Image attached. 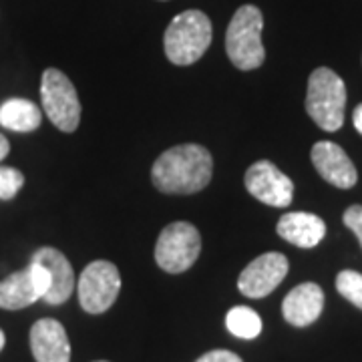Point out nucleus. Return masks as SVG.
<instances>
[{"mask_svg":"<svg viewBox=\"0 0 362 362\" xmlns=\"http://www.w3.org/2000/svg\"><path fill=\"white\" fill-rule=\"evenodd\" d=\"M214 173V159L206 147L187 143L163 151L151 169V180L163 194H195L206 187Z\"/></svg>","mask_w":362,"mask_h":362,"instance_id":"obj_1","label":"nucleus"},{"mask_svg":"<svg viewBox=\"0 0 362 362\" xmlns=\"http://www.w3.org/2000/svg\"><path fill=\"white\" fill-rule=\"evenodd\" d=\"M211 45V21L202 11H185L169 23L163 47L173 65L187 66L199 61Z\"/></svg>","mask_w":362,"mask_h":362,"instance_id":"obj_2","label":"nucleus"},{"mask_svg":"<svg viewBox=\"0 0 362 362\" xmlns=\"http://www.w3.org/2000/svg\"><path fill=\"white\" fill-rule=\"evenodd\" d=\"M264 16L258 6L244 4L232 16L226 33V51L233 66L240 71H254L264 63L266 51L262 45Z\"/></svg>","mask_w":362,"mask_h":362,"instance_id":"obj_3","label":"nucleus"},{"mask_svg":"<svg viewBox=\"0 0 362 362\" xmlns=\"http://www.w3.org/2000/svg\"><path fill=\"white\" fill-rule=\"evenodd\" d=\"M346 85L332 69L312 71L306 93V111L324 131H338L344 123Z\"/></svg>","mask_w":362,"mask_h":362,"instance_id":"obj_4","label":"nucleus"},{"mask_svg":"<svg viewBox=\"0 0 362 362\" xmlns=\"http://www.w3.org/2000/svg\"><path fill=\"white\" fill-rule=\"evenodd\" d=\"M42 109L57 129L73 133L81 121V103L75 85L59 69H47L40 81Z\"/></svg>","mask_w":362,"mask_h":362,"instance_id":"obj_5","label":"nucleus"},{"mask_svg":"<svg viewBox=\"0 0 362 362\" xmlns=\"http://www.w3.org/2000/svg\"><path fill=\"white\" fill-rule=\"evenodd\" d=\"M202 235L197 228L187 221H173L159 235L156 246V262L161 270L181 274L189 270L199 258Z\"/></svg>","mask_w":362,"mask_h":362,"instance_id":"obj_6","label":"nucleus"},{"mask_svg":"<svg viewBox=\"0 0 362 362\" xmlns=\"http://www.w3.org/2000/svg\"><path fill=\"white\" fill-rule=\"evenodd\" d=\"M121 290V276L115 264L107 259L90 262L77 282L78 302L89 314H103L113 306Z\"/></svg>","mask_w":362,"mask_h":362,"instance_id":"obj_7","label":"nucleus"},{"mask_svg":"<svg viewBox=\"0 0 362 362\" xmlns=\"http://www.w3.org/2000/svg\"><path fill=\"white\" fill-rule=\"evenodd\" d=\"M49 272L37 262H30L25 270L14 272L0 282V308L21 310L49 292Z\"/></svg>","mask_w":362,"mask_h":362,"instance_id":"obj_8","label":"nucleus"},{"mask_svg":"<svg viewBox=\"0 0 362 362\" xmlns=\"http://www.w3.org/2000/svg\"><path fill=\"white\" fill-rule=\"evenodd\" d=\"M246 189L258 202L272 207H288L294 197L292 180L272 161H258L247 168Z\"/></svg>","mask_w":362,"mask_h":362,"instance_id":"obj_9","label":"nucleus"},{"mask_svg":"<svg viewBox=\"0 0 362 362\" xmlns=\"http://www.w3.org/2000/svg\"><path fill=\"white\" fill-rule=\"evenodd\" d=\"M288 274V259L284 254L270 252L250 262L240 274L238 288L247 298H264L274 292Z\"/></svg>","mask_w":362,"mask_h":362,"instance_id":"obj_10","label":"nucleus"},{"mask_svg":"<svg viewBox=\"0 0 362 362\" xmlns=\"http://www.w3.org/2000/svg\"><path fill=\"white\" fill-rule=\"evenodd\" d=\"M310 157L316 171L330 185L340 187V189H350L356 185V180H358L356 168L340 145L332 141L316 143L312 147Z\"/></svg>","mask_w":362,"mask_h":362,"instance_id":"obj_11","label":"nucleus"},{"mask_svg":"<svg viewBox=\"0 0 362 362\" xmlns=\"http://www.w3.org/2000/svg\"><path fill=\"white\" fill-rule=\"evenodd\" d=\"M33 262L40 264L45 270L49 272V292L45 294L42 300H47L52 306H59L66 302L71 294H73V288H75V272L71 262L66 259L63 252H59L57 247H40L35 252Z\"/></svg>","mask_w":362,"mask_h":362,"instance_id":"obj_12","label":"nucleus"},{"mask_svg":"<svg viewBox=\"0 0 362 362\" xmlns=\"http://www.w3.org/2000/svg\"><path fill=\"white\" fill-rule=\"evenodd\" d=\"M30 350L37 362H69L71 344L65 326L54 318H42L30 328Z\"/></svg>","mask_w":362,"mask_h":362,"instance_id":"obj_13","label":"nucleus"},{"mask_svg":"<svg viewBox=\"0 0 362 362\" xmlns=\"http://www.w3.org/2000/svg\"><path fill=\"white\" fill-rule=\"evenodd\" d=\"M324 308V292L322 288L314 282L296 286L282 302V314L286 322L292 326L304 328L318 320Z\"/></svg>","mask_w":362,"mask_h":362,"instance_id":"obj_14","label":"nucleus"},{"mask_svg":"<svg viewBox=\"0 0 362 362\" xmlns=\"http://www.w3.org/2000/svg\"><path fill=\"white\" fill-rule=\"evenodd\" d=\"M278 235L290 242L292 246L308 247L318 246L322 242L324 233H326V223L322 218L314 216V214H306V211H292L286 214L278 221Z\"/></svg>","mask_w":362,"mask_h":362,"instance_id":"obj_15","label":"nucleus"},{"mask_svg":"<svg viewBox=\"0 0 362 362\" xmlns=\"http://www.w3.org/2000/svg\"><path fill=\"white\" fill-rule=\"evenodd\" d=\"M39 105L28 99H8L0 105V125L16 133H30L40 127Z\"/></svg>","mask_w":362,"mask_h":362,"instance_id":"obj_16","label":"nucleus"},{"mask_svg":"<svg viewBox=\"0 0 362 362\" xmlns=\"http://www.w3.org/2000/svg\"><path fill=\"white\" fill-rule=\"evenodd\" d=\"M226 326L233 337L252 340V338L259 337V332H262V318L258 316V312H254L247 306H235L228 312Z\"/></svg>","mask_w":362,"mask_h":362,"instance_id":"obj_17","label":"nucleus"},{"mask_svg":"<svg viewBox=\"0 0 362 362\" xmlns=\"http://www.w3.org/2000/svg\"><path fill=\"white\" fill-rule=\"evenodd\" d=\"M337 290L340 292V296L346 298L362 310V274L354 270L340 272L337 276Z\"/></svg>","mask_w":362,"mask_h":362,"instance_id":"obj_18","label":"nucleus"},{"mask_svg":"<svg viewBox=\"0 0 362 362\" xmlns=\"http://www.w3.org/2000/svg\"><path fill=\"white\" fill-rule=\"evenodd\" d=\"M25 185V175L16 168L0 165V199L8 202L18 194Z\"/></svg>","mask_w":362,"mask_h":362,"instance_id":"obj_19","label":"nucleus"},{"mask_svg":"<svg viewBox=\"0 0 362 362\" xmlns=\"http://www.w3.org/2000/svg\"><path fill=\"white\" fill-rule=\"evenodd\" d=\"M344 226L358 238L362 246V206H352L344 211Z\"/></svg>","mask_w":362,"mask_h":362,"instance_id":"obj_20","label":"nucleus"},{"mask_svg":"<svg viewBox=\"0 0 362 362\" xmlns=\"http://www.w3.org/2000/svg\"><path fill=\"white\" fill-rule=\"evenodd\" d=\"M195 362H242V358L230 350H211Z\"/></svg>","mask_w":362,"mask_h":362,"instance_id":"obj_21","label":"nucleus"},{"mask_svg":"<svg viewBox=\"0 0 362 362\" xmlns=\"http://www.w3.org/2000/svg\"><path fill=\"white\" fill-rule=\"evenodd\" d=\"M352 123H354L356 131L362 135V103L354 109V113H352Z\"/></svg>","mask_w":362,"mask_h":362,"instance_id":"obj_22","label":"nucleus"},{"mask_svg":"<svg viewBox=\"0 0 362 362\" xmlns=\"http://www.w3.org/2000/svg\"><path fill=\"white\" fill-rule=\"evenodd\" d=\"M8 153H11V143H8V139L4 135H0V161L8 156Z\"/></svg>","mask_w":362,"mask_h":362,"instance_id":"obj_23","label":"nucleus"},{"mask_svg":"<svg viewBox=\"0 0 362 362\" xmlns=\"http://www.w3.org/2000/svg\"><path fill=\"white\" fill-rule=\"evenodd\" d=\"M4 342H6V338H4V332L0 330V350L4 349Z\"/></svg>","mask_w":362,"mask_h":362,"instance_id":"obj_24","label":"nucleus"},{"mask_svg":"<svg viewBox=\"0 0 362 362\" xmlns=\"http://www.w3.org/2000/svg\"><path fill=\"white\" fill-rule=\"evenodd\" d=\"M97 362H107V361H97Z\"/></svg>","mask_w":362,"mask_h":362,"instance_id":"obj_25","label":"nucleus"}]
</instances>
